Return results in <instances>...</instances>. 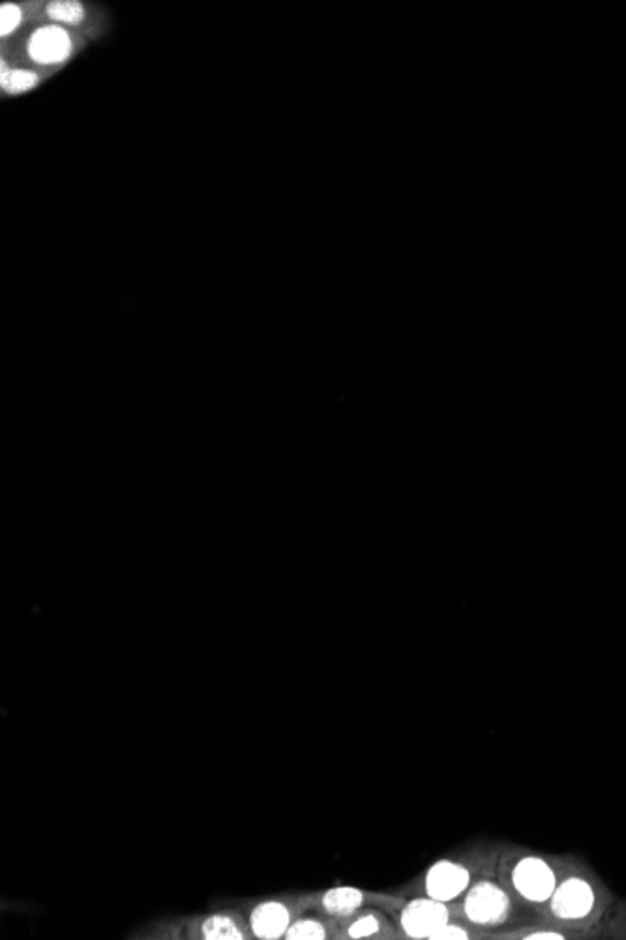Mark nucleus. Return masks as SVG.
Here are the masks:
<instances>
[{"instance_id": "4468645a", "label": "nucleus", "mask_w": 626, "mask_h": 940, "mask_svg": "<svg viewBox=\"0 0 626 940\" xmlns=\"http://www.w3.org/2000/svg\"><path fill=\"white\" fill-rule=\"evenodd\" d=\"M0 34H3L4 38L10 36L21 23V10L19 6L15 4H10V3H4L3 4V10H0Z\"/></svg>"}, {"instance_id": "f8f14e48", "label": "nucleus", "mask_w": 626, "mask_h": 940, "mask_svg": "<svg viewBox=\"0 0 626 940\" xmlns=\"http://www.w3.org/2000/svg\"><path fill=\"white\" fill-rule=\"evenodd\" d=\"M285 938L287 940H325L326 927L319 924L317 920H300V922L289 926Z\"/></svg>"}, {"instance_id": "6e6552de", "label": "nucleus", "mask_w": 626, "mask_h": 940, "mask_svg": "<svg viewBox=\"0 0 626 940\" xmlns=\"http://www.w3.org/2000/svg\"><path fill=\"white\" fill-rule=\"evenodd\" d=\"M362 901H364V893L359 888L340 886V888L328 890L323 895L321 907L325 909V912L332 916H349L362 907Z\"/></svg>"}, {"instance_id": "ddd939ff", "label": "nucleus", "mask_w": 626, "mask_h": 940, "mask_svg": "<svg viewBox=\"0 0 626 940\" xmlns=\"http://www.w3.org/2000/svg\"><path fill=\"white\" fill-rule=\"evenodd\" d=\"M379 929H381V926H379L378 916L366 914V916H361L357 922H352L349 926L347 935L351 938H366V936H371V935H378Z\"/></svg>"}, {"instance_id": "7ed1b4c3", "label": "nucleus", "mask_w": 626, "mask_h": 940, "mask_svg": "<svg viewBox=\"0 0 626 940\" xmlns=\"http://www.w3.org/2000/svg\"><path fill=\"white\" fill-rule=\"evenodd\" d=\"M514 886L531 901H546L555 892V874L540 858H526L514 869Z\"/></svg>"}, {"instance_id": "dca6fc26", "label": "nucleus", "mask_w": 626, "mask_h": 940, "mask_svg": "<svg viewBox=\"0 0 626 940\" xmlns=\"http://www.w3.org/2000/svg\"><path fill=\"white\" fill-rule=\"evenodd\" d=\"M529 940H562V936L559 933H550V931H540V933H533L527 936Z\"/></svg>"}, {"instance_id": "9d476101", "label": "nucleus", "mask_w": 626, "mask_h": 940, "mask_svg": "<svg viewBox=\"0 0 626 940\" xmlns=\"http://www.w3.org/2000/svg\"><path fill=\"white\" fill-rule=\"evenodd\" d=\"M0 81H3V89L12 94L27 92L32 87L38 85V75L29 70H15L8 68L6 62H3V74H0Z\"/></svg>"}, {"instance_id": "1a4fd4ad", "label": "nucleus", "mask_w": 626, "mask_h": 940, "mask_svg": "<svg viewBox=\"0 0 626 940\" xmlns=\"http://www.w3.org/2000/svg\"><path fill=\"white\" fill-rule=\"evenodd\" d=\"M199 938L204 940H242L246 938L244 929L229 914H213L204 918L197 929Z\"/></svg>"}, {"instance_id": "423d86ee", "label": "nucleus", "mask_w": 626, "mask_h": 940, "mask_svg": "<svg viewBox=\"0 0 626 940\" xmlns=\"http://www.w3.org/2000/svg\"><path fill=\"white\" fill-rule=\"evenodd\" d=\"M595 903V895L591 886L586 881L570 879L562 883L555 892L552 900V909L559 918H569V920H576V918H583L589 914Z\"/></svg>"}, {"instance_id": "39448f33", "label": "nucleus", "mask_w": 626, "mask_h": 940, "mask_svg": "<svg viewBox=\"0 0 626 940\" xmlns=\"http://www.w3.org/2000/svg\"><path fill=\"white\" fill-rule=\"evenodd\" d=\"M467 884H469L467 869L457 864H452V862L435 864L428 871V876H426L428 895L443 903L460 895L467 888Z\"/></svg>"}, {"instance_id": "2eb2a0df", "label": "nucleus", "mask_w": 626, "mask_h": 940, "mask_svg": "<svg viewBox=\"0 0 626 940\" xmlns=\"http://www.w3.org/2000/svg\"><path fill=\"white\" fill-rule=\"evenodd\" d=\"M465 938H467L465 929L447 924L445 927H441L439 931H437L430 940H465Z\"/></svg>"}, {"instance_id": "0eeeda50", "label": "nucleus", "mask_w": 626, "mask_h": 940, "mask_svg": "<svg viewBox=\"0 0 626 940\" xmlns=\"http://www.w3.org/2000/svg\"><path fill=\"white\" fill-rule=\"evenodd\" d=\"M291 926V912L280 901H266L254 909L249 916V929L263 940H274L285 936Z\"/></svg>"}, {"instance_id": "9b49d317", "label": "nucleus", "mask_w": 626, "mask_h": 940, "mask_svg": "<svg viewBox=\"0 0 626 940\" xmlns=\"http://www.w3.org/2000/svg\"><path fill=\"white\" fill-rule=\"evenodd\" d=\"M48 15L57 21V23L65 25H79L83 17H85V8L75 0H57L48 6Z\"/></svg>"}, {"instance_id": "f257e3e1", "label": "nucleus", "mask_w": 626, "mask_h": 940, "mask_svg": "<svg viewBox=\"0 0 626 940\" xmlns=\"http://www.w3.org/2000/svg\"><path fill=\"white\" fill-rule=\"evenodd\" d=\"M448 924V910L443 901L430 900L411 901L402 914V927L411 938H431Z\"/></svg>"}, {"instance_id": "20e7f679", "label": "nucleus", "mask_w": 626, "mask_h": 940, "mask_svg": "<svg viewBox=\"0 0 626 940\" xmlns=\"http://www.w3.org/2000/svg\"><path fill=\"white\" fill-rule=\"evenodd\" d=\"M465 912L476 924H499L509 914V897L499 886L480 883L467 895Z\"/></svg>"}, {"instance_id": "f03ea898", "label": "nucleus", "mask_w": 626, "mask_h": 940, "mask_svg": "<svg viewBox=\"0 0 626 940\" xmlns=\"http://www.w3.org/2000/svg\"><path fill=\"white\" fill-rule=\"evenodd\" d=\"M74 44L70 34L58 25H48L38 29L27 44L29 57L36 65L44 66L62 65V62L70 58Z\"/></svg>"}]
</instances>
